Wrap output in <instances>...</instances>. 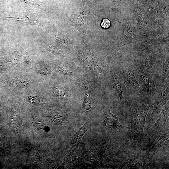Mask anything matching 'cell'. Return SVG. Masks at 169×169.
<instances>
[{
    "instance_id": "3",
    "label": "cell",
    "mask_w": 169,
    "mask_h": 169,
    "mask_svg": "<svg viewBox=\"0 0 169 169\" xmlns=\"http://www.w3.org/2000/svg\"><path fill=\"white\" fill-rule=\"evenodd\" d=\"M151 154L138 153L130 156L124 166L127 168H140L145 167L151 162Z\"/></svg>"
},
{
    "instance_id": "10",
    "label": "cell",
    "mask_w": 169,
    "mask_h": 169,
    "mask_svg": "<svg viewBox=\"0 0 169 169\" xmlns=\"http://www.w3.org/2000/svg\"><path fill=\"white\" fill-rule=\"evenodd\" d=\"M164 92L160 93L155 100L154 113L156 115L159 114L165 103L167 94H168L167 88L165 89Z\"/></svg>"
},
{
    "instance_id": "17",
    "label": "cell",
    "mask_w": 169,
    "mask_h": 169,
    "mask_svg": "<svg viewBox=\"0 0 169 169\" xmlns=\"http://www.w3.org/2000/svg\"><path fill=\"white\" fill-rule=\"evenodd\" d=\"M46 48L50 52L52 53L59 54L60 53L58 49L53 45L48 44L45 45Z\"/></svg>"
},
{
    "instance_id": "14",
    "label": "cell",
    "mask_w": 169,
    "mask_h": 169,
    "mask_svg": "<svg viewBox=\"0 0 169 169\" xmlns=\"http://www.w3.org/2000/svg\"><path fill=\"white\" fill-rule=\"evenodd\" d=\"M52 91L56 96L61 98L65 97L66 93L64 89L61 86H56L53 88Z\"/></svg>"
},
{
    "instance_id": "19",
    "label": "cell",
    "mask_w": 169,
    "mask_h": 169,
    "mask_svg": "<svg viewBox=\"0 0 169 169\" xmlns=\"http://www.w3.org/2000/svg\"><path fill=\"white\" fill-rule=\"evenodd\" d=\"M38 72L41 74L46 75L49 74L51 72V71L50 69L44 67L39 70Z\"/></svg>"
},
{
    "instance_id": "1",
    "label": "cell",
    "mask_w": 169,
    "mask_h": 169,
    "mask_svg": "<svg viewBox=\"0 0 169 169\" xmlns=\"http://www.w3.org/2000/svg\"><path fill=\"white\" fill-rule=\"evenodd\" d=\"M150 107L147 105L140 104L132 110L130 133L132 140L136 141L143 139L145 119Z\"/></svg>"
},
{
    "instance_id": "2",
    "label": "cell",
    "mask_w": 169,
    "mask_h": 169,
    "mask_svg": "<svg viewBox=\"0 0 169 169\" xmlns=\"http://www.w3.org/2000/svg\"><path fill=\"white\" fill-rule=\"evenodd\" d=\"M168 134L151 131L145 140L144 148L150 152L157 150L165 146L168 140Z\"/></svg>"
},
{
    "instance_id": "13",
    "label": "cell",
    "mask_w": 169,
    "mask_h": 169,
    "mask_svg": "<svg viewBox=\"0 0 169 169\" xmlns=\"http://www.w3.org/2000/svg\"><path fill=\"white\" fill-rule=\"evenodd\" d=\"M140 76L143 80L147 89L148 93L149 94L150 92V77L149 75L145 72L141 73Z\"/></svg>"
},
{
    "instance_id": "4",
    "label": "cell",
    "mask_w": 169,
    "mask_h": 169,
    "mask_svg": "<svg viewBox=\"0 0 169 169\" xmlns=\"http://www.w3.org/2000/svg\"><path fill=\"white\" fill-rule=\"evenodd\" d=\"M6 20L13 22L15 24H35L38 22L37 18L34 15L29 14L23 13L14 14L11 17H6Z\"/></svg>"
},
{
    "instance_id": "18",
    "label": "cell",
    "mask_w": 169,
    "mask_h": 169,
    "mask_svg": "<svg viewBox=\"0 0 169 169\" xmlns=\"http://www.w3.org/2000/svg\"><path fill=\"white\" fill-rule=\"evenodd\" d=\"M101 26L104 29H107L110 25V21L107 19H104L101 23Z\"/></svg>"
},
{
    "instance_id": "8",
    "label": "cell",
    "mask_w": 169,
    "mask_h": 169,
    "mask_svg": "<svg viewBox=\"0 0 169 169\" xmlns=\"http://www.w3.org/2000/svg\"><path fill=\"white\" fill-rule=\"evenodd\" d=\"M124 75L126 82L137 92L143 93L139 84L135 77L134 72L130 68H126L123 71Z\"/></svg>"
},
{
    "instance_id": "5",
    "label": "cell",
    "mask_w": 169,
    "mask_h": 169,
    "mask_svg": "<svg viewBox=\"0 0 169 169\" xmlns=\"http://www.w3.org/2000/svg\"><path fill=\"white\" fill-rule=\"evenodd\" d=\"M91 121L89 120L71 138L69 144L71 150L74 151L79 146L81 139L85 132L89 129Z\"/></svg>"
},
{
    "instance_id": "11",
    "label": "cell",
    "mask_w": 169,
    "mask_h": 169,
    "mask_svg": "<svg viewBox=\"0 0 169 169\" xmlns=\"http://www.w3.org/2000/svg\"><path fill=\"white\" fill-rule=\"evenodd\" d=\"M68 115L67 112L54 111L52 113L50 118L53 122L60 124L67 119Z\"/></svg>"
},
{
    "instance_id": "16",
    "label": "cell",
    "mask_w": 169,
    "mask_h": 169,
    "mask_svg": "<svg viewBox=\"0 0 169 169\" xmlns=\"http://www.w3.org/2000/svg\"><path fill=\"white\" fill-rule=\"evenodd\" d=\"M92 106L91 100L88 97H85L82 103V107L86 110L90 109Z\"/></svg>"
},
{
    "instance_id": "9",
    "label": "cell",
    "mask_w": 169,
    "mask_h": 169,
    "mask_svg": "<svg viewBox=\"0 0 169 169\" xmlns=\"http://www.w3.org/2000/svg\"><path fill=\"white\" fill-rule=\"evenodd\" d=\"M104 124L106 126L109 128L116 129L118 128H126L120 124L118 117L111 113L110 109L109 110L108 114L105 117Z\"/></svg>"
},
{
    "instance_id": "15",
    "label": "cell",
    "mask_w": 169,
    "mask_h": 169,
    "mask_svg": "<svg viewBox=\"0 0 169 169\" xmlns=\"http://www.w3.org/2000/svg\"><path fill=\"white\" fill-rule=\"evenodd\" d=\"M33 124L34 126L38 130L43 131L45 129V126L43 121L39 118H36L33 120Z\"/></svg>"
},
{
    "instance_id": "6",
    "label": "cell",
    "mask_w": 169,
    "mask_h": 169,
    "mask_svg": "<svg viewBox=\"0 0 169 169\" xmlns=\"http://www.w3.org/2000/svg\"><path fill=\"white\" fill-rule=\"evenodd\" d=\"M169 102L163 106L158 120L152 128L151 131H159L165 128L166 122L169 117Z\"/></svg>"
},
{
    "instance_id": "7",
    "label": "cell",
    "mask_w": 169,
    "mask_h": 169,
    "mask_svg": "<svg viewBox=\"0 0 169 169\" xmlns=\"http://www.w3.org/2000/svg\"><path fill=\"white\" fill-rule=\"evenodd\" d=\"M110 74L114 81V88L118 93L120 100L123 98V82L119 72L117 69H113Z\"/></svg>"
},
{
    "instance_id": "12",
    "label": "cell",
    "mask_w": 169,
    "mask_h": 169,
    "mask_svg": "<svg viewBox=\"0 0 169 169\" xmlns=\"http://www.w3.org/2000/svg\"><path fill=\"white\" fill-rule=\"evenodd\" d=\"M29 83V80L27 79H19L14 81V85L15 87L20 89L26 87Z\"/></svg>"
}]
</instances>
